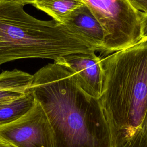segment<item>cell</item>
Here are the masks:
<instances>
[{
    "label": "cell",
    "mask_w": 147,
    "mask_h": 147,
    "mask_svg": "<svg viewBox=\"0 0 147 147\" xmlns=\"http://www.w3.org/2000/svg\"><path fill=\"white\" fill-rule=\"evenodd\" d=\"M0 139L12 147H56L52 126L36 100L24 115L0 126Z\"/></svg>",
    "instance_id": "obj_5"
},
{
    "label": "cell",
    "mask_w": 147,
    "mask_h": 147,
    "mask_svg": "<svg viewBox=\"0 0 147 147\" xmlns=\"http://www.w3.org/2000/svg\"><path fill=\"white\" fill-rule=\"evenodd\" d=\"M83 4L82 0H37L33 5L52 17L54 21L63 24L73 11Z\"/></svg>",
    "instance_id": "obj_10"
},
{
    "label": "cell",
    "mask_w": 147,
    "mask_h": 147,
    "mask_svg": "<svg viewBox=\"0 0 147 147\" xmlns=\"http://www.w3.org/2000/svg\"><path fill=\"white\" fill-rule=\"evenodd\" d=\"M54 63L68 68L84 92L96 99H100L103 89L102 58L95 52L68 54Z\"/></svg>",
    "instance_id": "obj_6"
},
{
    "label": "cell",
    "mask_w": 147,
    "mask_h": 147,
    "mask_svg": "<svg viewBox=\"0 0 147 147\" xmlns=\"http://www.w3.org/2000/svg\"><path fill=\"white\" fill-rule=\"evenodd\" d=\"M0 147H12L6 142L0 139Z\"/></svg>",
    "instance_id": "obj_15"
},
{
    "label": "cell",
    "mask_w": 147,
    "mask_h": 147,
    "mask_svg": "<svg viewBox=\"0 0 147 147\" xmlns=\"http://www.w3.org/2000/svg\"><path fill=\"white\" fill-rule=\"evenodd\" d=\"M132 6L137 11L147 14V0H129Z\"/></svg>",
    "instance_id": "obj_11"
},
{
    "label": "cell",
    "mask_w": 147,
    "mask_h": 147,
    "mask_svg": "<svg viewBox=\"0 0 147 147\" xmlns=\"http://www.w3.org/2000/svg\"><path fill=\"white\" fill-rule=\"evenodd\" d=\"M102 26V53L110 54L137 44L142 38V13L129 0H82Z\"/></svg>",
    "instance_id": "obj_4"
},
{
    "label": "cell",
    "mask_w": 147,
    "mask_h": 147,
    "mask_svg": "<svg viewBox=\"0 0 147 147\" xmlns=\"http://www.w3.org/2000/svg\"><path fill=\"white\" fill-rule=\"evenodd\" d=\"M141 142L142 145L147 147V115L141 134Z\"/></svg>",
    "instance_id": "obj_13"
},
{
    "label": "cell",
    "mask_w": 147,
    "mask_h": 147,
    "mask_svg": "<svg viewBox=\"0 0 147 147\" xmlns=\"http://www.w3.org/2000/svg\"><path fill=\"white\" fill-rule=\"evenodd\" d=\"M24 6L11 0H0V66L18 59L56 61L71 53L97 51L67 25L37 19L28 14Z\"/></svg>",
    "instance_id": "obj_3"
},
{
    "label": "cell",
    "mask_w": 147,
    "mask_h": 147,
    "mask_svg": "<svg viewBox=\"0 0 147 147\" xmlns=\"http://www.w3.org/2000/svg\"><path fill=\"white\" fill-rule=\"evenodd\" d=\"M30 90L49 118L56 147H113L99 99L84 92L68 68L56 63L42 67Z\"/></svg>",
    "instance_id": "obj_1"
},
{
    "label": "cell",
    "mask_w": 147,
    "mask_h": 147,
    "mask_svg": "<svg viewBox=\"0 0 147 147\" xmlns=\"http://www.w3.org/2000/svg\"><path fill=\"white\" fill-rule=\"evenodd\" d=\"M63 24L83 37L97 51L102 52L105 33L99 21L84 4L73 11Z\"/></svg>",
    "instance_id": "obj_7"
},
{
    "label": "cell",
    "mask_w": 147,
    "mask_h": 147,
    "mask_svg": "<svg viewBox=\"0 0 147 147\" xmlns=\"http://www.w3.org/2000/svg\"><path fill=\"white\" fill-rule=\"evenodd\" d=\"M33 75L18 69L0 74V103L18 98L29 90Z\"/></svg>",
    "instance_id": "obj_8"
},
{
    "label": "cell",
    "mask_w": 147,
    "mask_h": 147,
    "mask_svg": "<svg viewBox=\"0 0 147 147\" xmlns=\"http://www.w3.org/2000/svg\"><path fill=\"white\" fill-rule=\"evenodd\" d=\"M141 35L142 38L138 43L144 42L147 39V14L142 13L141 17Z\"/></svg>",
    "instance_id": "obj_12"
},
{
    "label": "cell",
    "mask_w": 147,
    "mask_h": 147,
    "mask_svg": "<svg viewBox=\"0 0 147 147\" xmlns=\"http://www.w3.org/2000/svg\"><path fill=\"white\" fill-rule=\"evenodd\" d=\"M147 41V39H146V40H145V41Z\"/></svg>",
    "instance_id": "obj_16"
},
{
    "label": "cell",
    "mask_w": 147,
    "mask_h": 147,
    "mask_svg": "<svg viewBox=\"0 0 147 147\" xmlns=\"http://www.w3.org/2000/svg\"><path fill=\"white\" fill-rule=\"evenodd\" d=\"M35 103V98L30 90L18 98L1 102L0 126L11 123L24 115Z\"/></svg>",
    "instance_id": "obj_9"
},
{
    "label": "cell",
    "mask_w": 147,
    "mask_h": 147,
    "mask_svg": "<svg viewBox=\"0 0 147 147\" xmlns=\"http://www.w3.org/2000/svg\"><path fill=\"white\" fill-rule=\"evenodd\" d=\"M18 3L25 5L26 4H33L37 0H11Z\"/></svg>",
    "instance_id": "obj_14"
},
{
    "label": "cell",
    "mask_w": 147,
    "mask_h": 147,
    "mask_svg": "<svg viewBox=\"0 0 147 147\" xmlns=\"http://www.w3.org/2000/svg\"><path fill=\"white\" fill-rule=\"evenodd\" d=\"M99 99L113 147H138L147 115V41L102 58Z\"/></svg>",
    "instance_id": "obj_2"
}]
</instances>
